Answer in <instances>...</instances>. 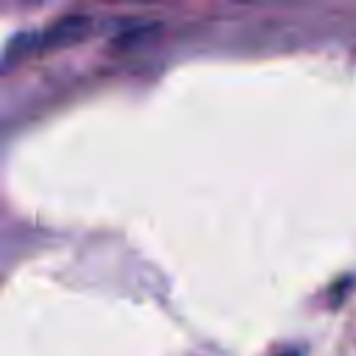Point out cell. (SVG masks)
I'll return each mask as SVG.
<instances>
[{"mask_svg": "<svg viewBox=\"0 0 356 356\" xmlns=\"http://www.w3.org/2000/svg\"><path fill=\"white\" fill-rule=\"evenodd\" d=\"M92 19L89 17H64L58 22H53L50 28L39 31V33H28V36H19L11 42L8 47V56H19V53H31V50H47V47H64L70 42H78L86 36Z\"/></svg>", "mask_w": 356, "mask_h": 356, "instance_id": "obj_1", "label": "cell"}]
</instances>
